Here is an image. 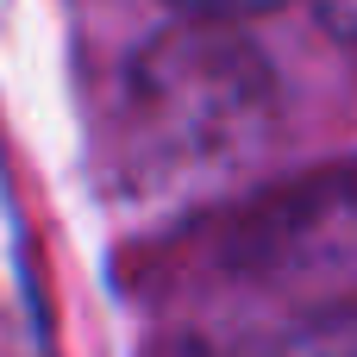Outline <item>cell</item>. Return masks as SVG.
<instances>
[{
	"label": "cell",
	"instance_id": "1",
	"mask_svg": "<svg viewBox=\"0 0 357 357\" xmlns=\"http://www.w3.org/2000/svg\"><path fill=\"white\" fill-rule=\"evenodd\" d=\"M176 6L207 13V19H245V13H270V6H282V0H176Z\"/></svg>",
	"mask_w": 357,
	"mask_h": 357
},
{
	"label": "cell",
	"instance_id": "2",
	"mask_svg": "<svg viewBox=\"0 0 357 357\" xmlns=\"http://www.w3.org/2000/svg\"><path fill=\"white\" fill-rule=\"evenodd\" d=\"M320 13H326V25H333L345 44H357V0H320Z\"/></svg>",
	"mask_w": 357,
	"mask_h": 357
}]
</instances>
